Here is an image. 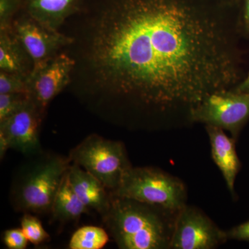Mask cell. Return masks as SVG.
<instances>
[{
    "mask_svg": "<svg viewBox=\"0 0 249 249\" xmlns=\"http://www.w3.org/2000/svg\"><path fill=\"white\" fill-rule=\"evenodd\" d=\"M234 8L216 0L103 1L87 57L119 124L191 126L205 98L240 83Z\"/></svg>",
    "mask_w": 249,
    "mask_h": 249,
    "instance_id": "cell-1",
    "label": "cell"
},
{
    "mask_svg": "<svg viewBox=\"0 0 249 249\" xmlns=\"http://www.w3.org/2000/svg\"><path fill=\"white\" fill-rule=\"evenodd\" d=\"M179 211L111 194L101 217L119 249H170Z\"/></svg>",
    "mask_w": 249,
    "mask_h": 249,
    "instance_id": "cell-2",
    "label": "cell"
},
{
    "mask_svg": "<svg viewBox=\"0 0 249 249\" xmlns=\"http://www.w3.org/2000/svg\"><path fill=\"white\" fill-rule=\"evenodd\" d=\"M21 172L12 191L13 202L24 213H51L54 199L71 164L70 158L55 154L36 155Z\"/></svg>",
    "mask_w": 249,
    "mask_h": 249,
    "instance_id": "cell-3",
    "label": "cell"
},
{
    "mask_svg": "<svg viewBox=\"0 0 249 249\" xmlns=\"http://www.w3.org/2000/svg\"><path fill=\"white\" fill-rule=\"evenodd\" d=\"M114 196L179 211L187 204L188 189L182 180L155 167H132Z\"/></svg>",
    "mask_w": 249,
    "mask_h": 249,
    "instance_id": "cell-4",
    "label": "cell"
},
{
    "mask_svg": "<svg viewBox=\"0 0 249 249\" xmlns=\"http://www.w3.org/2000/svg\"><path fill=\"white\" fill-rule=\"evenodd\" d=\"M69 158L102 182L110 193L120 185L126 172L132 168L122 142L91 134L73 147Z\"/></svg>",
    "mask_w": 249,
    "mask_h": 249,
    "instance_id": "cell-5",
    "label": "cell"
},
{
    "mask_svg": "<svg viewBox=\"0 0 249 249\" xmlns=\"http://www.w3.org/2000/svg\"><path fill=\"white\" fill-rule=\"evenodd\" d=\"M249 120V92L232 89L212 93L195 109V124L212 125L227 131L237 141Z\"/></svg>",
    "mask_w": 249,
    "mask_h": 249,
    "instance_id": "cell-6",
    "label": "cell"
},
{
    "mask_svg": "<svg viewBox=\"0 0 249 249\" xmlns=\"http://www.w3.org/2000/svg\"><path fill=\"white\" fill-rule=\"evenodd\" d=\"M227 241V231L199 208L186 204L178 213L170 249H214Z\"/></svg>",
    "mask_w": 249,
    "mask_h": 249,
    "instance_id": "cell-7",
    "label": "cell"
},
{
    "mask_svg": "<svg viewBox=\"0 0 249 249\" xmlns=\"http://www.w3.org/2000/svg\"><path fill=\"white\" fill-rule=\"evenodd\" d=\"M76 62L66 53H58L28 76V92L31 101L42 113L55 96L70 84Z\"/></svg>",
    "mask_w": 249,
    "mask_h": 249,
    "instance_id": "cell-8",
    "label": "cell"
},
{
    "mask_svg": "<svg viewBox=\"0 0 249 249\" xmlns=\"http://www.w3.org/2000/svg\"><path fill=\"white\" fill-rule=\"evenodd\" d=\"M13 31L29 54L34 64L33 68L45 63L73 42L71 37L45 27L26 13L14 21Z\"/></svg>",
    "mask_w": 249,
    "mask_h": 249,
    "instance_id": "cell-9",
    "label": "cell"
},
{
    "mask_svg": "<svg viewBox=\"0 0 249 249\" xmlns=\"http://www.w3.org/2000/svg\"><path fill=\"white\" fill-rule=\"evenodd\" d=\"M43 114L30 98L13 115L0 121V135L6 139L9 149L27 156L42 152L40 129Z\"/></svg>",
    "mask_w": 249,
    "mask_h": 249,
    "instance_id": "cell-10",
    "label": "cell"
},
{
    "mask_svg": "<svg viewBox=\"0 0 249 249\" xmlns=\"http://www.w3.org/2000/svg\"><path fill=\"white\" fill-rule=\"evenodd\" d=\"M213 160L220 170L226 184L232 197H235L236 178L242 168L237 151L236 140L229 137L224 129L212 125H205Z\"/></svg>",
    "mask_w": 249,
    "mask_h": 249,
    "instance_id": "cell-11",
    "label": "cell"
},
{
    "mask_svg": "<svg viewBox=\"0 0 249 249\" xmlns=\"http://www.w3.org/2000/svg\"><path fill=\"white\" fill-rule=\"evenodd\" d=\"M68 178L73 191L88 209L101 216L107 212L111 194L97 178L73 163L68 170Z\"/></svg>",
    "mask_w": 249,
    "mask_h": 249,
    "instance_id": "cell-12",
    "label": "cell"
},
{
    "mask_svg": "<svg viewBox=\"0 0 249 249\" xmlns=\"http://www.w3.org/2000/svg\"><path fill=\"white\" fill-rule=\"evenodd\" d=\"M85 2L86 0H24L23 8L42 25L58 31L67 18L81 11Z\"/></svg>",
    "mask_w": 249,
    "mask_h": 249,
    "instance_id": "cell-13",
    "label": "cell"
},
{
    "mask_svg": "<svg viewBox=\"0 0 249 249\" xmlns=\"http://www.w3.org/2000/svg\"><path fill=\"white\" fill-rule=\"evenodd\" d=\"M34 64L14 31H0V70L29 76Z\"/></svg>",
    "mask_w": 249,
    "mask_h": 249,
    "instance_id": "cell-14",
    "label": "cell"
},
{
    "mask_svg": "<svg viewBox=\"0 0 249 249\" xmlns=\"http://www.w3.org/2000/svg\"><path fill=\"white\" fill-rule=\"evenodd\" d=\"M89 211L72 188L67 172L54 199L51 211L53 219L62 222H71Z\"/></svg>",
    "mask_w": 249,
    "mask_h": 249,
    "instance_id": "cell-15",
    "label": "cell"
},
{
    "mask_svg": "<svg viewBox=\"0 0 249 249\" xmlns=\"http://www.w3.org/2000/svg\"><path fill=\"white\" fill-rule=\"evenodd\" d=\"M106 229L96 226H85L73 232L69 243L70 249H101L109 241Z\"/></svg>",
    "mask_w": 249,
    "mask_h": 249,
    "instance_id": "cell-16",
    "label": "cell"
},
{
    "mask_svg": "<svg viewBox=\"0 0 249 249\" xmlns=\"http://www.w3.org/2000/svg\"><path fill=\"white\" fill-rule=\"evenodd\" d=\"M21 229L29 242L34 245L48 242L50 236L46 231L45 228L34 214L24 213L20 221Z\"/></svg>",
    "mask_w": 249,
    "mask_h": 249,
    "instance_id": "cell-17",
    "label": "cell"
},
{
    "mask_svg": "<svg viewBox=\"0 0 249 249\" xmlns=\"http://www.w3.org/2000/svg\"><path fill=\"white\" fill-rule=\"evenodd\" d=\"M30 99L28 93H0V121L19 110Z\"/></svg>",
    "mask_w": 249,
    "mask_h": 249,
    "instance_id": "cell-18",
    "label": "cell"
},
{
    "mask_svg": "<svg viewBox=\"0 0 249 249\" xmlns=\"http://www.w3.org/2000/svg\"><path fill=\"white\" fill-rule=\"evenodd\" d=\"M28 76L0 71V93H28Z\"/></svg>",
    "mask_w": 249,
    "mask_h": 249,
    "instance_id": "cell-19",
    "label": "cell"
},
{
    "mask_svg": "<svg viewBox=\"0 0 249 249\" xmlns=\"http://www.w3.org/2000/svg\"><path fill=\"white\" fill-rule=\"evenodd\" d=\"M24 0H0V31L13 30L15 15L24 7Z\"/></svg>",
    "mask_w": 249,
    "mask_h": 249,
    "instance_id": "cell-20",
    "label": "cell"
},
{
    "mask_svg": "<svg viewBox=\"0 0 249 249\" xmlns=\"http://www.w3.org/2000/svg\"><path fill=\"white\" fill-rule=\"evenodd\" d=\"M3 241L6 247L10 249H25L29 242L21 228L5 231Z\"/></svg>",
    "mask_w": 249,
    "mask_h": 249,
    "instance_id": "cell-21",
    "label": "cell"
},
{
    "mask_svg": "<svg viewBox=\"0 0 249 249\" xmlns=\"http://www.w3.org/2000/svg\"><path fill=\"white\" fill-rule=\"evenodd\" d=\"M228 240L249 242V220L227 231Z\"/></svg>",
    "mask_w": 249,
    "mask_h": 249,
    "instance_id": "cell-22",
    "label": "cell"
},
{
    "mask_svg": "<svg viewBox=\"0 0 249 249\" xmlns=\"http://www.w3.org/2000/svg\"><path fill=\"white\" fill-rule=\"evenodd\" d=\"M237 6L240 11L239 22L240 27L249 34V0H238Z\"/></svg>",
    "mask_w": 249,
    "mask_h": 249,
    "instance_id": "cell-23",
    "label": "cell"
},
{
    "mask_svg": "<svg viewBox=\"0 0 249 249\" xmlns=\"http://www.w3.org/2000/svg\"><path fill=\"white\" fill-rule=\"evenodd\" d=\"M232 89L238 92H249V73L245 79L242 80Z\"/></svg>",
    "mask_w": 249,
    "mask_h": 249,
    "instance_id": "cell-24",
    "label": "cell"
},
{
    "mask_svg": "<svg viewBox=\"0 0 249 249\" xmlns=\"http://www.w3.org/2000/svg\"><path fill=\"white\" fill-rule=\"evenodd\" d=\"M216 1L222 3L223 4L227 5V6L237 7L238 0H216Z\"/></svg>",
    "mask_w": 249,
    "mask_h": 249,
    "instance_id": "cell-25",
    "label": "cell"
}]
</instances>
